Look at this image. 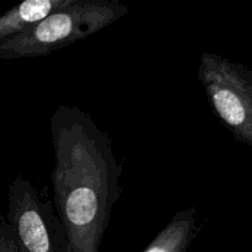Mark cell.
Segmentation results:
<instances>
[{"label": "cell", "mask_w": 252, "mask_h": 252, "mask_svg": "<svg viewBox=\"0 0 252 252\" xmlns=\"http://www.w3.org/2000/svg\"><path fill=\"white\" fill-rule=\"evenodd\" d=\"M0 252H26L6 218H0Z\"/></svg>", "instance_id": "obj_7"}, {"label": "cell", "mask_w": 252, "mask_h": 252, "mask_svg": "<svg viewBox=\"0 0 252 252\" xmlns=\"http://www.w3.org/2000/svg\"><path fill=\"white\" fill-rule=\"evenodd\" d=\"M54 150V208L69 252H100L120 198L122 166L107 133L76 106L61 105L49 121Z\"/></svg>", "instance_id": "obj_1"}, {"label": "cell", "mask_w": 252, "mask_h": 252, "mask_svg": "<svg viewBox=\"0 0 252 252\" xmlns=\"http://www.w3.org/2000/svg\"><path fill=\"white\" fill-rule=\"evenodd\" d=\"M112 0H75L22 33L0 44V59L43 57L97 33L128 14Z\"/></svg>", "instance_id": "obj_2"}, {"label": "cell", "mask_w": 252, "mask_h": 252, "mask_svg": "<svg viewBox=\"0 0 252 252\" xmlns=\"http://www.w3.org/2000/svg\"><path fill=\"white\" fill-rule=\"evenodd\" d=\"M196 207L177 212L143 252H186L199 233Z\"/></svg>", "instance_id": "obj_6"}, {"label": "cell", "mask_w": 252, "mask_h": 252, "mask_svg": "<svg viewBox=\"0 0 252 252\" xmlns=\"http://www.w3.org/2000/svg\"><path fill=\"white\" fill-rule=\"evenodd\" d=\"M74 2L75 0H26L12 7L0 16V44Z\"/></svg>", "instance_id": "obj_5"}, {"label": "cell", "mask_w": 252, "mask_h": 252, "mask_svg": "<svg viewBox=\"0 0 252 252\" xmlns=\"http://www.w3.org/2000/svg\"><path fill=\"white\" fill-rule=\"evenodd\" d=\"M198 79L214 115L236 140L252 147V69L204 51Z\"/></svg>", "instance_id": "obj_3"}, {"label": "cell", "mask_w": 252, "mask_h": 252, "mask_svg": "<svg viewBox=\"0 0 252 252\" xmlns=\"http://www.w3.org/2000/svg\"><path fill=\"white\" fill-rule=\"evenodd\" d=\"M7 221L26 252H69L68 239L61 219L49 201L22 175L9 186Z\"/></svg>", "instance_id": "obj_4"}]
</instances>
